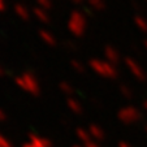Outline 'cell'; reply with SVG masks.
<instances>
[{
	"label": "cell",
	"mask_w": 147,
	"mask_h": 147,
	"mask_svg": "<svg viewBox=\"0 0 147 147\" xmlns=\"http://www.w3.org/2000/svg\"><path fill=\"white\" fill-rule=\"evenodd\" d=\"M7 119V115H5V112L3 111V109L0 108V121H4V120Z\"/></svg>",
	"instance_id": "cell-23"
},
{
	"label": "cell",
	"mask_w": 147,
	"mask_h": 147,
	"mask_svg": "<svg viewBox=\"0 0 147 147\" xmlns=\"http://www.w3.org/2000/svg\"><path fill=\"white\" fill-rule=\"evenodd\" d=\"M39 36H40V38L43 39V42L47 43L48 46H56V43H57L56 36L47 30H39Z\"/></svg>",
	"instance_id": "cell-11"
},
{
	"label": "cell",
	"mask_w": 147,
	"mask_h": 147,
	"mask_svg": "<svg viewBox=\"0 0 147 147\" xmlns=\"http://www.w3.org/2000/svg\"><path fill=\"white\" fill-rule=\"evenodd\" d=\"M83 147H102L99 143H96L95 141H90V142H87V143H85L83 144Z\"/></svg>",
	"instance_id": "cell-21"
},
{
	"label": "cell",
	"mask_w": 147,
	"mask_h": 147,
	"mask_svg": "<svg viewBox=\"0 0 147 147\" xmlns=\"http://www.w3.org/2000/svg\"><path fill=\"white\" fill-rule=\"evenodd\" d=\"M16 85L22 89L24 91L29 92V94L38 96L40 94V86H39L38 80L35 78V76L31 73H22L16 78Z\"/></svg>",
	"instance_id": "cell-1"
},
{
	"label": "cell",
	"mask_w": 147,
	"mask_h": 147,
	"mask_svg": "<svg viewBox=\"0 0 147 147\" xmlns=\"http://www.w3.org/2000/svg\"><path fill=\"white\" fill-rule=\"evenodd\" d=\"M72 3H74V4H81L83 1V0H70Z\"/></svg>",
	"instance_id": "cell-26"
},
{
	"label": "cell",
	"mask_w": 147,
	"mask_h": 147,
	"mask_svg": "<svg viewBox=\"0 0 147 147\" xmlns=\"http://www.w3.org/2000/svg\"><path fill=\"white\" fill-rule=\"evenodd\" d=\"M134 22H136V26L142 33H147V20L146 18H143L142 16H136L134 17Z\"/></svg>",
	"instance_id": "cell-15"
},
{
	"label": "cell",
	"mask_w": 147,
	"mask_h": 147,
	"mask_svg": "<svg viewBox=\"0 0 147 147\" xmlns=\"http://www.w3.org/2000/svg\"><path fill=\"white\" fill-rule=\"evenodd\" d=\"M72 147H82V146H72Z\"/></svg>",
	"instance_id": "cell-29"
},
{
	"label": "cell",
	"mask_w": 147,
	"mask_h": 147,
	"mask_svg": "<svg viewBox=\"0 0 147 147\" xmlns=\"http://www.w3.org/2000/svg\"><path fill=\"white\" fill-rule=\"evenodd\" d=\"M72 68H73V69H74L77 73H80V74H83V73L86 72L85 64H82L81 61H77V60H73V61H72Z\"/></svg>",
	"instance_id": "cell-17"
},
{
	"label": "cell",
	"mask_w": 147,
	"mask_h": 147,
	"mask_svg": "<svg viewBox=\"0 0 147 147\" xmlns=\"http://www.w3.org/2000/svg\"><path fill=\"white\" fill-rule=\"evenodd\" d=\"M89 133L94 141H103V139L106 138V131L103 130V128H100V126L94 125V124L90 125Z\"/></svg>",
	"instance_id": "cell-8"
},
{
	"label": "cell",
	"mask_w": 147,
	"mask_h": 147,
	"mask_svg": "<svg viewBox=\"0 0 147 147\" xmlns=\"http://www.w3.org/2000/svg\"><path fill=\"white\" fill-rule=\"evenodd\" d=\"M67 104H68V107H69L70 111L74 112L76 115H81V113H82L83 108H82V106H81V103L78 102V100L73 99V98H68V99H67Z\"/></svg>",
	"instance_id": "cell-12"
},
{
	"label": "cell",
	"mask_w": 147,
	"mask_h": 147,
	"mask_svg": "<svg viewBox=\"0 0 147 147\" xmlns=\"http://www.w3.org/2000/svg\"><path fill=\"white\" fill-rule=\"evenodd\" d=\"M60 90L63 92H64L65 95H73V92H74V89H73V86L70 85V83H68V82H61L60 83Z\"/></svg>",
	"instance_id": "cell-16"
},
{
	"label": "cell",
	"mask_w": 147,
	"mask_h": 147,
	"mask_svg": "<svg viewBox=\"0 0 147 147\" xmlns=\"http://www.w3.org/2000/svg\"><path fill=\"white\" fill-rule=\"evenodd\" d=\"M14 12H16V14L20 17L21 20H24V21H29V18H30V12L28 11V8H26L25 5H22V4H14Z\"/></svg>",
	"instance_id": "cell-9"
},
{
	"label": "cell",
	"mask_w": 147,
	"mask_h": 147,
	"mask_svg": "<svg viewBox=\"0 0 147 147\" xmlns=\"http://www.w3.org/2000/svg\"><path fill=\"white\" fill-rule=\"evenodd\" d=\"M90 67L96 74L102 76L106 78H116L119 72H117L116 67L108 61H103L99 59H92L90 60Z\"/></svg>",
	"instance_id": "cell-2"
},
{
	"label": "cell",
	"mask_w": 147,
	"mask_h": 147,
	"mask_svg": "<svg viewBox=\"0 0 147 147\" xmlns=\"http://www.w3.org/2000/svg\"><path fill=\"white\" fill-rule=\"evenodd\" d=\"M68 29L74 36L83 35L85 30H86V17L82 12L80 11H73L68 21Z\"/></svg>",
	"instance_id": "cell-3"
},
{
	"label": "cell",
	"mask_w": 147,
	"mask_h": 147,
	"mask_svg": "<svg viewBox=\"0 0 147 147\" xmlns=\"http://www.w3.org/2000/svg\"><path fill=\"white\" fill-rule=\"evenodd\" d=\"M120 91H121L122 96H125V98H131V95H133V91H131L128 86H125V85H122V86L120 87Z\"/></svg>",
	"instance_id": "cell-19"
},
{
	"label": "cell",
	"mask_w": 147,
	"mask_h": 147,
	"mask_svg": "<svg viewBox=\"0 0 147 147\" xmlns=\"http://www.w3.org/2000/svg\"><path fill=\"white\" fill-rule=\"evenodd\" d=\"M33 13L34 16H35V18L38 20V21H40V22L43 24H48L50 22V16H48V12L45 11V9L39 8V7H36V8L33 9Z\"/></svg>",
	"instance_id": "cell-10"
},
{
	"label": "cell",
	"mask_w": 147,
	"mask_h": 147,
	"mask_svg": "<svg viewBox=\"0 0 147 147\" xmlns=\"http://www.w3.org/2000/svg\"><path fill=\"white\" fill-rule=\"evenodd\" d=\"M5 9V3H4V0H0V12H3Z\"/></svg>",
	"instance_id": "cell-24"
},
{
	"label": "cell",
	"mask_w": 147,
	"mask_h": 147,
	"mask_svg": "<svg viewBox=\"0 0 147 147\" xmlns=\"http://www.w3.org/2000/svg\"><path fill=\"white\" fill-rule=\"evenodd\" d=\"M125 64H126V67L129 68V70L131 72V74H133L137 80L144 81L147 78V74L144 73V70L142 69V67L138 64V63H136L133 59L126 57V59H125Z\"/></svg>",
	"instance_id": "cell-5"
},
{
	"label": "cell",
	"mask_w": 147,
	"mask_h": 147,
	"mask_svg": "<svg viewBox=\"0 0 147 147\" xmlns=\"http://www.w3.org/2000/svg\"><path fill=\"white\" fill-rule=\"evenodd\" d=\"M4 74H5V70H4V68L1 67V64H0V77H3Z\"/></svg>",
	"instance_id": "cell-25"
},
{
	"label": "cell",
	"mask_w": 147,
	"mask_h": 147,
	"mask_svg": "<svg viewBox=\"0 0 147 147\" xmlns=\"http://www.w3.org/2000/svg\"><path fill=\"white\" fill-rule=\"evenodd\" d=\"M144 47H146V50H147V40H144Z\"/></svg>",
	"instance_id": "cell-28"
},
{
	"label": "cell",
	"mask_w": 147,
	"mask_h": 147,
	"mask_svg": "<svg viewBox=\"0 0 147 147\" xmlns=\"http://www.w3.org/2000/svg\"><path fill=\"white\" fill-rule=\"evenodd\" d=\"M119 147H133V146L130 143H128V142L121 141V142H119Z\"/></svg>",
	"instance_id": "cell-22"
},
{
	"label": "cell",
	"mask_w": 147,
	"mask_h": 147,
	"mask_svg": "<svg viewBox=\"0 0 147 147\" xmlns=\"http://www.w3.org/2000/svg\"><path fill=\"white\" fill-rule=\"evenodd\" d=\"M35 1L39 5V8L45 9V11H50V9L53 7V4H52L51 0H35Z\"/></svg>",
	"instance_id": "cell-18"
},
{
	"label": "cell",
	"mask_w": 147,
	"mask_h": 147,
	"mask_svg": "<svg viewBox=\"0 0 147 147\" xmlns=\"http://www.w3.org/2000/svg\"><path fill=\"white\" fill-rule=\"evenodd\" d=\"M76 134H77L78 138L83 142V144L87 143V142H90V141H92V138H91V136H90L89 130H85L83 128H77V129H76Z\"/></svg>",
	"instance_id": "cell-13"
},
{
	"label": "cell",
	"mask_w": 147,
	"mask_h": 147,
	"mask_svg": "<svg viewBox=\"0 0 147 147\" xmlns=\"http://www.w3.org/2000/svg\"><path fill=\"white\" fill-rule=\"evenodd\" d=\"M87 3L96 12H103L106 9V1L104 0H87Z\"/></svg>",
	"instance_id": "cell-14"
},
{
	"label": "cell",
	"mask_w": 147,
	"mask_h": 147,
	"mask_svg": "<svg viewBox=\"0 0 147 147\" xmlns=\"http://www.w3.org/2000/svg\"><path fill=\"white\" fill-rule=\"evenodd\" d=\"M0 147H13V144L8 138H5L4 136L0 134Z\"/></svg>",
	"instance_id": "cell-20"
},
{
	"label": "cell",
	"mask_w": 147,
	"mask_h": 147,
	"mask_svg": "<svg viewBox=\"0 0 147 147\" xmlns=\"http://www.w3.org/2000/svg\"><path fill=\"white\" fill-rule=\"evenodd\" d=\"M104 57L107 59L108 63L115 65V64H117L120 60V53L117 52V50L113 48L112 46H107V47L104 48Z\"/></svg>",
	"instance_id": "cell-7"
},
{
	"label": "cell",
	"mask_w": 147,
	"mask_h": 147,
	"mask_svg": "<svg viewBox=\"0 0 147 147\" xmlns=\"http://www.w3.org/2000/svg\"><path fill=\"white\" fill-rule=\"evenodd\" d=\"M24 147H52V142L47 138L39 136H30L29 142L24 144Z\"/></svg>",
	"instance_id": "cell-6"
},
{
	"label": "cell",
	"mask_w": 147,
	"mask_h": 147,
	"mask_svg": "<svg viewBox=\"0 0 147 147\" xmlns=\"http://www.w3.org/2000/svg\"><path fill=\"white\" fill-rule=\"evenodd\" d=\"M117 117L121 122L124 124H134L136 121L141 120L142 115L139 112V109H137L133 106H126L124 108H121L117 113Z\"/></svg>",
	"instance_id": "cell-4"
},
{
	"label": "cell",
	"mask_w": 147,
	"mask_h": 147,
	"mask_svg": "<svg viewBox=\"0 0 147 147\" xmlns=\"http://www.w3.org/2000/svg\"><path fill=\"white\" fill-rule=\"evenodd\" d=\"M143 107H144V109H147V100L143 102Z\"/></svg>",
	"instance_id": "cell-27"
}]
</instances>
